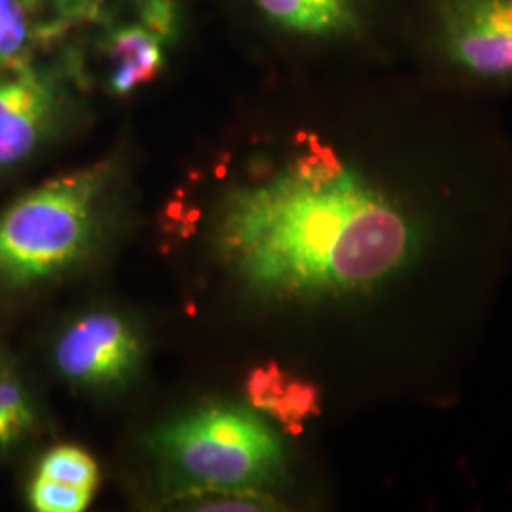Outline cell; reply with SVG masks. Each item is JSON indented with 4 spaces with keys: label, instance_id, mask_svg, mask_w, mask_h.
<instances>
[{
    "label": "cell",
    "instance_id": "obj_9",
    "mask_svg": "<svg viewBox=\"0 0 512 512\" xmlns=\"http://www.w3.org/2000/svg\"><path fill=\"white\" fill-rule=\"evenodd\" d=\"M245 391L256 410L270 414L291 431H300L304 420L317 412L315 387L294 380L274 363L253 368Z\"/></svg>",
    "mask_w": 512,
    "mask_h": 512
},
{
    "label": "cell",
    "instance_id": "obj_13",
    "mask_svg": "<svg viewBox=\"0 0 512 512\" xmlns=\"http://www.w3.org/2000/svg\"><path fill=\"white\" fill-rule=\"evenodd\" d=\"M93 494L92 490L63 484L37 473L29 488V501L35 511L82 512L88 509Z\"/></svg>",
    "mask_w": 512,
    "mask_h": 512
},
{
    "label": "cell",
    "instance_id": "obj_7",
    "mask_svg": "<svg viewBox=\"0 0 512 512\" xmlns=\"http://www.w3.org/2000/svg\"><path fill=\"white\" fill-rule=\"evenodd\" d=\"M54 84L25 61L0 71V167L29 158L57 116Z\"/></svg>",
    "mask_w": 512,
    "mask_h": 512
},
{
    "label": "cell",
    "instance_id": "obj_5",
    "mask_svg": "<svg viewBox=\"0 0 512 512\" xmlns=\"http://www.w3.org/2000/svg\"><path fill=\"white\" fill-rule=\"evenodd\" d=\"M440 44L463 73L512 80V0H444Z\"/></svg>",
    "mask_w": 512,
    "mask_h": 512
},
{
    "label": "cell",
    "instance_id": "obj_2",
    "mask_svg": "<svg viewBox=\"0 0 512 512\" xmlns=\"http://www.w3.org/2000/svg\"><path fill=\"white\" fill-rule=\"evenodd\" d=\"M109 165L55 177L0 219V275L16 285L59 274L92 247Z\"/></svg>",
    "mask_w": 512,
    "mask_h": 512
},
{
    "label": "cell",
    "instance_id": "obj_12",
    "mask_svg": "<svg viewBox=\"0 0 512 512\" xmlns=\"http://www.w3.org/2000/svg\"><path fill=\"white\" fill-rule=\"evenodd\" d=\"M38 475L95 492L99 484V467L82 448L63 444L50 450L38 465Z\"/></svg>",
    "mask_w": 512,
    "mask_h": 512
},
{
    "label": "cell",
    "instance_id": "obj_4",
    "mask_svg": "<svg viewBox=\"0 0 512 512\" xmlns=\"http://www.w3.org/2000/svg\"><path fill=\"white\" fill-rule=\"evenodd\" d=\"M179 25L177 0H135L131 16L114 23L103 40L109 92L131 95L164 73Z\"/></svg>",
    "mask_w": 512,
    "mask_h": 512
},
{
    "label": "cell",
    "instance_id": "obj_14",
    "mask_svg": "<svg viewBox=\"0 0 512 512\" xmlns=\"http://www.w3.org/2000/svg\"><path fill=\"white\" fill-rule=\"evenodd\" d=\"M33 425L29 403L12 378L0 376V446H10Z\"/></svg>",
    "mask_w": 512,
    "mask_h": 512
},
{
    "label": "cell",
    "instance_id": "obj_10",
    "mask_svg": "<svg viewBox=\"0 0 512 512\" xmlns=\"http://www.w3.org/2000/svg\"><path fill=\"white\" fill-rule=\"evenodd\" d=\"M177 501L194 511H266L274 505L272 497L260 492V488L207 484H196L192 490L188 488Z\"/></svg>",
    "mask_w": 512,
    "mask_h": 512
},
{
    "label": "cell",
    "instance_id": "obj_8",
    "mask_svg": "<svg viewBox=\"0 0 512 512\" xmlns=\"http://www.w3.org/2000/svg\"><path fill=\"white\" fill-rule=\"evenodd\" d=\"M272 25L310 38L351 35L361 23L359 0H249Z\"/></svg>",
    "mask_w": 512,
    "mask_h": 512
},
{
    "label": "cell",
    "instance_id": "obj_1",
    "mask_svg": "<svg viewBox=\"0 0 512 512\" xmlns=\"http://www.w3.org/2000/svg\"><path fill=\"white\" fill-rule=\"evenodd\" d=\"M215 234L226 266L272 300L368 291L397 274L418 241L403 209L330 150L234 188Z\"/></svg>",
    "mask_w": 512,
    "mask_h": 512
},
{
    "label": "cell",
    "instance_id": "obj_11",
    "mask_svg": "<svg viewBox=\"0 0 512 512\" xmlns=\"http://www.w3.org/2000/svg\"><path fill=\"white\" fill-rule=\"evenodd\" d=\"M33 37L27 0H0V71L27 61Z\"/></svg>",
    "mask_w": 512,
    "mask_h": 512
},
{
    "label": "cell",
    "instance_id": "obj_6",
    "mask_svg": "<svg viewBox=\"0 0 512 512\" xmlns=\"http://www.w3.org/2000/svg\"><path fill=\"white\" fill-rule=\"evenodd\" d=\"M141 359V342L128 321L110 311L76 319L55 348L59 372L74 384L105 387L128 380Z\"/></svg>",
    "mask_w": 512,
    "mask_h": 512
},
{
    "label": "cell",
    "instance_id": "obj_3",
    "mask_svg": "<svg viewBox=\"0 0 512 512\" xmlns=\"http://www.w3.org/2000/svg\"><path fill=\"white\" fill-rule=\"evenodd\" d=\"M154 446L196 484L260 488L279 475L274 431L239 406H207L162 427Z\"/></svg>",
    "mask_w": 512,
    "mask_h": 512
},
{
    "label": "cell",
    "instance_id": "obj_15",
    "mask_svg": "<svg viewBox=\"0 0 512 512\" xmlns=\"http://www.w3.org/2000/svg\"><path fill=\"white\" fill-rule=\"evenodd\" d=\"M46 2L52 6L55 16L65 21L92 16L101 4V0H46Z\"/></svg>",
    "mask_w": 512,
    "mask_h": 512
}]
</instances>
